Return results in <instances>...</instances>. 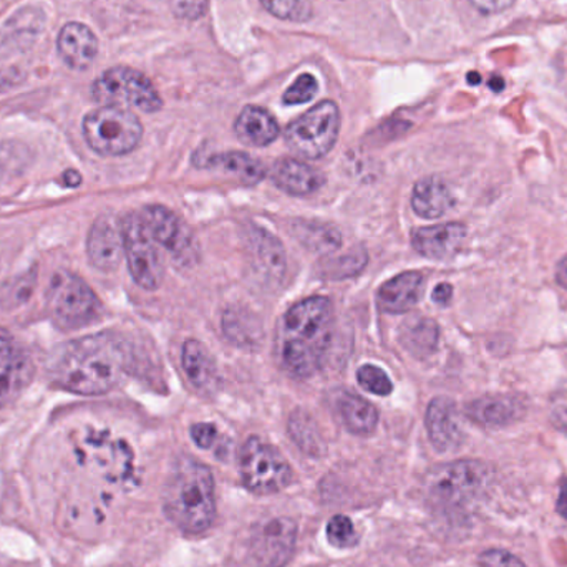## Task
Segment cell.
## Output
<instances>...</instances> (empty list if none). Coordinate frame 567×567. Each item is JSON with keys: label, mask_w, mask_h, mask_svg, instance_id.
I'll use <instances>...</instances> for the list:
<instances>
[{"label": "cell", "mask_w": 567, "mask_h": 567, "mask_svg": "<svg viewBox=\"0 0 567 567\" xmlns=\"http://www.w3.org/2000/svg\"><path fill=\"white\" fill-rule=\"evenodd\" d=\"M130 359L125 342L112 333H95L63 343L49 362L53 385L79 393L103 395L122 383L128 373Z\"/></svg>", "instance_id": "6da1fadb"}, {"label": "cell", "mask_w": 567, "mask_h": 567, "mask_svg": "<svg viewBox=\"0 0 567 567\" xmlns=\"http://www.w3.org/2000/svg\"><path fill=\"white\" fill-rule=\"evenodd\" d=\"M333 306L327 297H309L287 310L278 329V352L293 377L313 375L333 336Z\"/></svg>", "instance_id": "7a4b0ae2"}, {"label": "cell", "mask_w": 567, "mask_h": 567, "mask_svg": "<svg viewBox=\"0 0 567 567\" xmlns=\"http://www.w3.org/2000/svg\"><path fill=\"white\" fill-rule=\"evenodd\" d=\"M163 508L169 522L183 533H205L216 516L212 470L188 456L179 458L166 482Z\"/></svg>", "instance_id": "3957f363"}, {"label": "cell", "mask_w": 567, "mask_h": 567, "mask_svg": "<svg viewBox=\"0 0 567 567\" xmlns=\"http://www.w3.org/2000/svg\"><path fill=\"white\" fill-rule=\"evenodd\" d=\"M493 472L486 463L460 460L436 466L426 475L425 489L430 503L449 513H460L486 495Z\"/></svg>", "instance_id": "277c9868"}, {"label": "cell", "mask_w": 567, "mask_h": 567, "mask_svg": "<svg viewBox=\"0 0 567 567\" xmlns=\"http://www.w3.org/2000/svg\"><path fill=\"white\" fill-rule=\"evenodd\" d=\"M83 136L99 155L122 156L140 145L143 125L132 110L99 106L83 118Z\"/></svg>", "instance_id": "5b68a950"}, {"label": "cell", "mask_w": 567, "mask_h": 567, "mask_svg": "<svg viewBox=\"0 0 567 567\" xmlns=\"http://www.w3.org/2000/svg\"><path fill=\"white\" fill-rule=\"evenodd\" d=\"M92 99L102 106L135 109L155 113L162 110L163 100L152 80L132 66H112L92 83Z\"/></svg>", "instance_id": "8992f818"}, {"label": "cell", "mask_w": 567, "mask_h": 567, "mask_svg": "<svg viewBox=\"0 0 567 567\" xmlns=\"http://www.w3.org/2000/svg\"><path fill=\"white\" fill-rule=\"evenodd\" d=\"M47 309L56 327L76 330L100 316V300L79 276L59 272L47 290Z\"/></svg>", "instance_id": "52a82bcc"}, {"label": "cell", "mask_w": 567, "mask_h": 567, "mask_svg": "<svg viewBox=\"0 0 567 567\" xmlns=\"http://www.w3.org/2000/svg\"><path fill=\"white\" fill-rule=\"evenodd\" d=\"M339 132V106L326 100L289 123L284 136L289 148L297 155L307 159H319L333 148Z\"/></svg>", "instance_id": "ba28073f"}, {"label": "cell", "mask_w": 567, "mask_h": 567, "mask_svg": "<svg viewBox=\"0 0 567 567\" xmlns=\"http://www.w3.org/2000/svg\"><path fill=\"white\" fill-rule=\"evenodd\" d=\"M239 472L249 492L272 495L292 483L293 473L287 460L276 446L252 436L239 455Z\"/></svg>", "instance_id": "9c48e42d"}, {"label": "cell", "mask_w": 567, "mask_h": 567, "mask_svg": "<svg viewBox=\"0 0 567 567\" xmlns=\"http://www.w3.org/2000/svg\"><path fill=\"white\" fill-rule=\"evenodd\" d=\"M123 243L133 281L146 290H156L165 278L162 255L140 213L122 219Z\"/></svg>", "instance_id": "30bf717a"}, {"label": "cell", "mask_w": 567, "mask_h": 567, "mask_svg": "<svg viewBox=\"0 0 567 567\" xmlns=\"http://www.w3.org/2000/svg\"><path fill=\"white\" fill-rule=\"evenodd\" d=\"M297 525L293 519H265L249 533L245 546V567H284L296 551Z\"/></svg>", "instance_id": "8fae6325"}, {"label": "cell", "mask_w": 567, "mask_h": 567, "mask_svg": "<svg viewBox=\"0 0 567 567\" xmlns=\"http://www.w3.org/2000/svg\"><path fill=\"white\" fill-rule=\"evenodd\" d=\"M143 221L156 245L165 248L173 259H192L195 256V241L185 223L163 206H146L142 213Z\"/></svg>", "instance_id": "7c38bea8"}, {"label": "cell", "mask_w": 567, "mask_h": 567, "mask_svg": "<svg viewBox=\"0 0 567 567\" xmlns=\"http://www.w3.org/2000/svg\"><path fill=\"white\" fill-rule=\"evenodd\" d=\"M33 377V363L23 347L0 329V406L19 399Z\"/></svg>", "instance_id": "4fadbf2b"}, {"label": "cell", "mask_w": 567, "mask_h": 567, "mask_svg": "<svg viewBox=\"0 0 567 567\" xmlns=\"http://www.w3.org/2000/svg\"><path fill=\"white\" fill-rule=\"evenodd\" d=\"M86 252L90 262L100 271H115L125 256L122 221L115 216H100L90 228Z\"/></svg>", "instance_id": "5bb4252c"}, {"label": "cell", "mask_w": 567, "mask_h": 567, "mask_svg": "<svg viewBox=\"0 0 567 567\" xmlns=\"http://www.w3.org/2000/svg\"><path fill=\"white\" fill-rule=\"evenodd\" d=\"M426 430L433 449L440 453L456 452L465 442L456 403L449 396H436L426 409Z\"/></svg>", "instance_id": "9a60e30c"}, {"label": "cell", "mask_w": 567, "mask_h": 567, "mask_svg": "<svg viewBox=\"0 0 567 567\" xmlns=\"http://www.w3.org/2000/svg\"><path fill=\"white\" fill-rule=\"evenodd\" d=\"M526 400L515 393H495L473 400L465 413L476 425L485 429H503L513 425L526 415Z\"/></svg>", "instance_id": "2e32d148"}, {"label": "cell", "mask_w": 567, "mask_h": 567, "mask_svg": "<svg viewBox=\"0 0 567 567\" xmlns=\"http://www.w3.org/2000/svg\"><path fill=\"white\" fill-rule=\"evenodd\" d=\"M56 50L69 69L86 70L99 53V39L85 23L69 22L60 29Z\"/></svg>", "instance_id": "e0dca14e"}, {"label": "cell", "mask_w": 567, "mask_h": 567, "mask_svg": "<svg viewBox=\"0 0 567 567\" xmlns=\"http://www.w3.org/2000/svg\"><path fill=\"white\" fill-rule=\"evenodd\" d=\"M466 238V228L460 223L422 228L412 236V245L419 255L433 261H445L462 249Z\"/></svg>", "instance_id": "ac0fdd59"}, {"label": "cell", "mask_w": 567, "mask_h": 567, "mask_svg": "<svg viewBox=\"0 0 567 567\" xmlns=\"http://www.w3.org/2000/svg\"><path fill=\"white\" fill-rule=\"evenodd\" d=\"M423 276L416 271L403 272L383 284L377 293V303L386 313H403L420 302Z\"/></svg>", "instance_id": "d6986e66"}, {"label": "cell", "mask_w": 567, "mask_h": 567, "mask_svg": "<svg viewBox=\"0 0 567 567\" xmlns=\"http://www.w3.org/2000/svg\"><path fill=\"white\" fill-rule=\"evenodd\" d=\"M271 178L278 188L293 196L312 195L323 185L322 173L293 158L278 159L272 166Z\"/></svg>", "instance_id": "ffe728a7"}, {"label": "cell", "mask_w": 567, "mask_h": 567, "mask_svg": "<svg viewBox=\"0 0 567 567\" xmlns=\"http://www.w3.org/2000/svg\"><path fill=\"white\" fill-rule=\"evenodd\" d=\"M236 136L239 142L255 148L271 145L278 138L281 128L275 116L261 106L248 105L235 123Z\"/></svg>", "instance_id": "44dd1931"}, {"label": "cell", "mask_w": 567, "mask_h": 567, "mask_svg": "<svg viewBox=\"0 0 567 567\" xmlns=\"http://www.w3.org/2000/svg\"><path fill=\"white\" fill-rule=\"evenodd\" d=\"M251 246L252 266L256 272L262 276L266 281L279 282L286 272V252L281 243L265 229H252L249 236Z\"/></svg>", "instance_id": "7402d4cb"}, {"label": "cell", "mask_w": 567, "mask_h": 567, "mask_svg": "<svg viewBox=\"0 0 567 567\" xmlns=\"http://www.w3.org/2000/svg\"><path fill=\"white\" fill-rule=\"evenodd\" d=\"M455 205L450 186L439 176L420 179L413 188V212L425 219H436L445 216Z\"/></svg>", "instance_id": "603a6c76"}, {"label": "cell", "mask_w": 567, "mask_h": 567, "mask_svg": "<svg viewBox=\"0 0 567 567\" xmlns=\"http://www.w3.org/2000/svg\"><path fill=\"white\" fill-rule=\"evenodd\" d=\"M183 369L189 382L202 392H213L218 386V367L209 350L198 340H186L183 346Z\"/></svg>", "instance_id": "cb8c5ba5"}, {"label": "cell", "mask_w": 567, "mask_h": 567, "mask_svg": "<svg viewBox=\"0 0 567 567\" xmlns=\"http://www.w3.org/2000/svg\"><path fill=\"white\" fill-rule=\"evenodd\" d=\"M199 166L235 176L236 179L248 186L258 185L266 176V166L262 165V162L241 152H226L209 156V158L203 159V165Z\"/></svg>", "instance_id": "d4e9b609"}, {"label": "cell", "mask_w": 567, "mask_h": 567, "mask_svg": "<svg viewBox=\"0 0 567 567\" xmlns=\"http://www.w3.org/2000/svg\"><path fill=\"white\" fill-rule=\"evenodd\" d=\"M440 329L429 317H412L400 330V342L413 355L425 359L439 346Z\"/></svg>", "instance_id": "484cf974"}, {"label": "cell", "mask_w": 567, "mask_h": 567, "mask_svg": "<svg viewBox=\"0 0 567 567\" xmlns=\"http://www.w3.org/2000/svg\"><path fill=\"white\" fill-rule=\"evenodd\" d=\"M337 406H339L340 416L350 432L360 436L375 432L379 413H377L375 406L363 400L362 396L355 395V393H342Z\"/></svg>", "instance_id": "4316f807"}, {"label": "cell", "mask_w": 567, "mask_h": 567, "mask_svg": "<svg viewBox=\"0 0 567 567\" xmlns=\"http://www.w3.org/2000/svg\"><path fill=\"white\" fill-rule=\"evenodd\" d=\"M292 235L307 249L323 256L330 255L342 245V236H340L339 229L322 225V223H293Z\"/></svg>", "instance_id": "83f0119b"}, {"label": "cell", "mask_w": 567, "mask_h": 567, "mask_svg": "<svg viewBox=\"0 0 567 567\" xmlns=\"http://www.w3.org/2000/svg\"><path fill=\"white\" fill-rule=\"evenodd\" d=\"M290 439L306 455L320 456L326 452L322 436L316 422L302 410H296L289 420Z\"/></svg>", "instance_id": "f1b7e54d"}, {"label": "cell", "mask_w": 567, "mask_h": 567, "mask_svg": "<svg viewBox=\"0 0 567 567\" xmlns=\"http://www.w3.org/2000/svg\"><path fill=\"white\" fill-rule=\"evenodd\" d=\"M258 327L256 320L245 310H228L223 319L226 336L239 346H248L251 340H256Z\"/></svg>", "instance_id": "f546056e"}, {"label": "cell", "mask_w": 567, "mask_h": 567, "mask_svg": "<svg viewBox=\"0 0 567 567\" xmlns=\"http://www.w3.org/2000/svg\"><path fill=\"white\" fill-rule=\"evenodd\" d=\"M261 3L271 16L287 22H307L312 17L309 0H261Z\"/></svg>", "instance_id": "4dcf8cb0"}, {"label": "cell", "mask_w": 567, "mask_h": 567, "mask_svg": "<svg viewBox=\"0 0 567 567\" xmlns=\"http://www.w3.org/2000/svg\"><path fill=\"white\" fill-rule=\"evenodd\" d=\"M327 539L330 545L339 549L350 548L357 545L359 533H357L355 525L352 519L343 515L333 516L327 525Z\"/></svg>", "instance_id": "1f68e13d"}, {"label": "cell", "mask_w": 567, "mask_h": 567, "mask_svg": "<svg viewBox=\"0 0 567 567\" xmlns=\"http://www.w3.org/2000/svg\"><path fill=\"white\" fill-rule=\"evenodd\" d=\"M367 265V255L363 249L357 248L350 255L342 256L337 261L330 262L329 268H326V275L332 279L352 278L359 275Z\"/></svg>", "instance_id": "d6a6232c"}, {"label": "cell", "mask_w": 567, "mask_h": 567, "mask_svg": "<svg viewBox=\"0 0 567 567\" xmlns=\"http://www.w3.org/2000/svg\"><path fill=\"white\" fill-rule=\"evenodd\" d=\"M357 380H359V385L362 386L363 390L375 393V395L386 396L390 395L393 390L392 382H390L386 373L375 365L360 367L359 372H357Z\"/></svg>", "instance_id": "836d02e7"}, {"label": "cell", "mask_w": 567, "mask_h": 567, "mask_svg": "<svg viewBox=\"0 0 567 567\" xmlns=\"http://www.w3.org/2000/svg\"><path fill=\"white\" fill-rule=\"evenodd\" d=\"M319 92V83L310 73H302L289 89L284 93L282 100L286 105H300L310 102Z\"/></svg>", "instance_id": "e575fe53"}, {"label": "cell", "mask_w": 567, "mask_h": 567, "mask_svg": "<svg viewBox=\"0 0 567 567\" xmlns=\"http://www.w3.org/2000/svg\"><path fill=\"white\" fill-rule=\"evenodd\" d=\"M480 567H526L525 563L506 549H486L480 555Z\"/></svg>", "instance_id": "d590c367"}, {"label": "cell", "mask_w": 567, "mask_h": 567, "mask_svg": "<svg viewBox=\"0 0 567 567\" xmlns=\"http://www.w3.org/2000/svg\"><path fill=\"white\" fill-rule=\"evenodd\" d=\"M549 413H551V422L556 429L567 433V383L559 386L551 396L549 403Z\"/></svg>", "instance_id": "8d00e7d4"}, {"label": "cell", "mask_w": 567, "mask_h": 567, "mask_svg": "<svg viewBox=\"0 0 567 567\" xmlns=\"http://www.w3.org/2000/svg\"><path fill=\"white\" fill-rule=\"evenodd\" d=\"M172 9L179 19L195 20L205 16L208 0H172Z\"/></svg>", "instance_id": "74e56055"}, {"label": "cell", "mask_w": 567, "mask_h": 567, "mask_svg": "<svg viewBox=\"0 0 567 567\" xmlns=\"http://www.w3.org/2000/svg\"><path fill=\"white\" fill-rule=\"evenodd\" d=\"M192 439L199 449H212L218 440V430L212 423H196L192 426Z\"/></svg>", "instance_id": "f35d334b"}, {"label": "cell", "mask_w": 567, "mask_h": 567, "mask_svg": "<svg viewBox=\"0 0 567 567\" xmlns=\"http://www.w3.org/2000/svg\"><path fill=\"white\" fill-rule=\"evenodd\" d=\"M480 12L483 13H499L505 10L512 9L516 0H470Z\"/></svg>", "instance_id": "ab89813d"}, {"label": "cell", "mask_w": 567, "mask_h": 567, "mask_svg": "<svg viewBox=\"0 0 567 567\" xmlns=\"http://www.w3.org/2000/svg\"><path fill=\"white\" fill-rule=\"evenodd\" d=\"M452 296L453 287L446 282L439 284V286L435 287V290H433V300H435L436 303H440V306H446V303H450Z\"/></svg>", "instance_id": "60d3db41"}, {"label": "cell", "mask_w": 567, "mask_h": 567, "mask_svg": "<svg viewBox=\"0 0 567 567\" xmlns=\"http://www.w3.org/2000/svg\"><path fill=\"white\" fill-rule=\"evenodd\" d=\"M556 512H558L559 516L567 519V478L563 480L561 485H559V496L558 502H556Z\"/></svg>", "instance_id": "b9f144b4"}, {"label": "cell", "mask_w": 567, "mask_h": 567, "mask_svg": "<svg viewBox=\"0 0 567 567\" xmlns=\"http://www.w3.org/2000/svg\"><path fill=\"white\" fill-rule=\"evenodd\" d=\"M22 80L19 72H0V92L17 85Z\"/></svg>", "instance_id": "7bdbcfd3"}, {"label": "cell", "mask_w": 567, "mask_h": 567, "mask_svg": "<svg viewBox=\"0 0 567 567\" xmlns=\"http://www.w3.org/2000/svg\"><path fill=\"white\" fill-rule=\"evenodd\" d=\"M556 281L563 289H567V255L559 261L558 268H556Z\"/></svg>", "instance_id": "ee69618b"}, {"label": "cell", "mask_w": 567, "mask_h": 567, "mask_svg": "<svg viewBox=\"0 0 567 567\" xmlns=\"http://www.w3.org/2000/svg\"><path fill=\"white\" fill-rule=\"evenodd\" d=\"M63 182H65V185L70 186V188H75V186L82 183V176H80V173L75 172V169H69V172L63 175Z\"/></svg>", "instance_id": "f6af8a7d"}, {"label": "cell", "mask_w": 567, "mask_h": 567, "mask_svg": "<svg viewBox=\"0 0 567 567\" xmlns=\"http://www.w3.org/2000/svg\"><path fill=\"white\" fill-rule=\"evenodd\" d=\"M489 86H492L495 92H502V90L505 89V82H503L499 76H495V79L489 82Z\"/></svg>", "instance_id": "bcb514c9"}, {"label": "cell", "mask_w": 567, "mask_h": 567, "mask_svg": "<svg viewBox=\"0 0 567 567\" xmlns=\"http://www.w3.org/2000/svg\"><path fill=\"white\" fill-rule=\"evenodd\" d=\"M468 82L472 83V85H476V83L482 82V76H480V73H468Z\"/></svg>", "instance_id": "7dc6e473"}]
</instances>
